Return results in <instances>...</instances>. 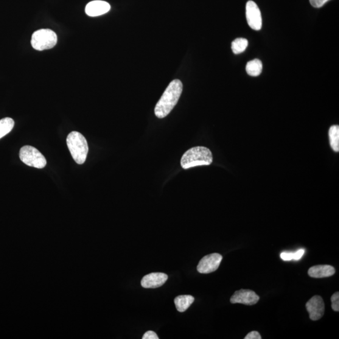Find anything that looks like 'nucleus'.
Wrapping results in <instances>:
<instances>
[{
	"label": "nucleus",
	"instance_id": "obj_1",
	"mask_svg": "<svg viewBox=\"0 0 339 339\" xmlns=\"http://www.w3.org/2000/svg\"><path fill=\"white\" fill-rule=\"evenodd\" d=\"M183 89L180 80L172 81L168 86L155 108V114L158 118H164L169 114L177 104Z\"/></svg>",
	"mask_w": 339,
	"mask_h": 339
},
{
	"label": "nucleus",
	"instance_id": "obj_2",
	"mask_svg": "<svg viewBox=\"0 0 339 339\" xmlns=\"http://www.w3.org/2000/svg\"><path fill=\"white\" fill-rule=\"evenodd\" d=\"M211 151L206 147H196L188 150L182 156L181 166L185 170L190 168L210 165L212 163Z\"/></svg>",
	"mask_w": 339,
	"mask_h": 339
},
{
	"label": "nucleus",
	"instance_id": "obj_3",
	"mask_svg": "<svg viewBox=\"0 0 339 339\" xmlns=\"http://www.w3.org/2000/svg\"><path fill=\"white\" fill-rule=\"evenodd\" d=\"M67 144L75 162L79 165L85 163L89 152L85 137L77 131H72L67 136Z\"/></svg>",
	"mask_w": 339,
	"mask_h": 339
},
{
	"label": "nucleus",
	"instance_id": "obj_4",
	"mask_svg": "<svg viewBox=\"0 0 339 339\" xmlns=\"http://www.w3.org/2000/svg\"><path fill=\"white\" fill-rule=\"evenodd\" d=\"M57 43V36L50 29H41L33 33L31 44L33 49L43 51L53 48Z\"/></svg>",
	"mask_w": 339,
	"mask_h": 339
},
{
	"label": "nucleus",
	"instance_id": "obj_5",
	"mask_svg": "<svg viewBox=\"0 0 339 339\" xmlns=\"http://www.w3.org/2000/svg\"><path fill=\"white\" fill-rule=\"evenodd\" d=\"M19 158L28 166L36 169H43L47 165L45 156L32 146H25L21 148L19 151Z\"/></svg>",
	"mask_w": 339,
	"mask_h": 339
},
{
	"label": "nucleus",
	"instance_id": "obj_6",
	"mask_svg": "<svg viewBox=\"0 0 339 339\" xmlns=\"http://www.w3.org/2000/svg\"><path fill=\"white\" fill-rule=\"evenodd\" d=\"M246 16L249 26L254 30H260L262 27V17L260 8L256 3L248 1L246 5Z\"/></svg>",
	"mask_w": 339,
	"mask_h": 339
},
{
	"label": "nucleus",
	"instance_id": "obj_7",
	"mask_svg": "<svg viewBox=\"0 0 339 339\" xmlns=\"http://www.w3.org/2000/svg\"><path fill=\"white\" fill-rule=\"evenodd\" d=\"M223 256L220 254L213 253L202 258L197 266V271L201 273L207 274L216 271L220 267Z\"/></svg>",
	"mask_w": 339,
	"mask_h": 339
},
{
	"label": "nucleus",
	"instance_id": "obj_8",
	"mask_svg": "<svg viewBox=\"0 0 339 339\" xmlns=\"http://www.w3.org/2000/svg\"><path fill=\"white\" fill-rule=\"evenodd\" d=\"M306 309L309 313L311 320L315 321L323 316L325 312V304L322 297L318 295L313 296L306 304Z\"/></svg>",
	"mask_w": 339,
	"mask_h": 339
},
{
	"label": "nucleus",
	"instance_id": "obj_9",
	"mask_svg": "<svg viewBox=\"0 0 339 339\" xmlns=\"http://www.w3.org/2000/svg\"><path fill=\"white\" fill-rule=\"evenodd\" d=\"M260 296L254 291L250 290H240L236 291L231 296L232 304H242L253 305L257 303Z\"/></svg>",
	"mask_w": 339,
	"mask_h": 339
},
{
	"label": "nucleus",
	"instance_id": "obj_10",
	"mask_svg": "<svg viewBox=\"0 0 339 339\" xmlns=\"http://www.w3.org/2000/svg\"><path fill=\"white\" fill-rule=\"evenodd\" d=\"M168 280L167 274L164 273H152L143 278L141 285L145 288H155L162 287Z\"/></svg>",
	"mask_w": 339,
	"mask_h": 339
},
{
	"label": "nucleus",
	"instance_id": "obj_11",
	"mask_svg": "<svg viewBox=\"0 0 339 339\" xmlns=\"http://www.w3.org/2000/svg\"><path fill=\"white\" fill-rule=\"evenodd\" d=\"M111 9L110 5L108 2L96 0L89 2L86 5L85 12L89 16H97L108 13Z\"/></svg>",
	"mask_w": 339,
	"mask_h": 339
},
{
	"label": "nucleus",
	"instance_id": "obj_12",
	"mask_svg": "<svg viewBox=\"0 0 339 339\" xmlns=\"http://www.w3.org/2000/svg\"><path fill=\"white\" fill-rule=\"evenodd\" d=\"M335 273V268L330 265H317L310 268L309 275L312 278H326L333 275Z\"/></svg>",
	"mask_w": 339,
	"mask_h": 339
},
{
	"label": "nucleus",
	"instance_id": "obj_13",
	"mask_svg": "<svg viewBox=\"0 0 339 339\" xmlns=\"http://www.w3.org/2000/svg\"><path fill=\"white\" fill-rule=\"evenodd\" d=\"M194 296L191 295H180L176 296L174 303L176 309L180 312H184L189 309L193 302H194Z\"/></svg>",
	"mask_w": 339,
	"mask_h": 339
},
{
	"label": "nucleus",
	"instance_id": "obj_14",
	"mask_svg": "<svg viewBox=\"0 0 339 339\" xmlns=\"http://www.w3.org/2000/svg\"><path fill=\"white\" fill-rule=\"evenodd\" d=\"M263 64L259 59H254L248 62L246 66V71L251 76H258L262 72Z\"/></svg>",
	"mask_w": 339,
	"mask_h": 339
},
{
	"label": "nucleus",
	"instance_id": "obj_15",
	"mask_svg": "<svg viewBox=\"0 0 339 339\" xmlns=\"http://www.w3.org/2000/svg\"><path fill=\"white\" fill-rule=\"evenodd\" d=\"M330 147L335 152H339V127L338 125H333L329 131Z\"/></svg>",
	"mask_w": 339,
	"mask_h": 339
},
{
	"label": "nucleus",
	"instance_id": "obj_16",
	"mask_svg": "<svg viewBox=\"0 0 339 339\" xmlns=\"http://www.w3.org/2000/svg\"><path fill=\"white\" fill-rule=\"evenodd\" d=\"M14 125L15 122L10 117H5L0 120V139L10 133L13 130Z\"/></svg>",
	"mask_w": 339,
	"mask_h": 339
},
{
	"label": "nucleus",
	"instance_id": "obj_17",
	"mask_svg": "<svg viewBox=\"0 0 339 339\" xmlns=\"http://www.w3.org/2000/svg\"><path fill=\"white\" fill-rule=\"evenodd\" d=\"M248 46L247 39L244 38H238L232 42L231 48L232 52L235 54H239L245 51Z\"/></svg>",
	"mask_w": 339,
	"mask_h": 339
},
{
	"label": "nucleus",
	"instance_id": "obj_18",
	"mask_svg": "<svg viewBox=\"0 0 339 339\" xmlns=\"http://www.w3.org/2000/svg\"><path fill=\"white\" fill-rule=\"evenodd\" d=\"M332 308L335 312L339 311V293L335 292L331 296Z\"/></svg>",
	"mask_w": 339,
	"mask_h": 339
},
{
	"label": "nucleus",
	"instance_id": "obj_19",
	"mask_svg": "<svg viewBox=\"0 0 339 339\" xmlns=\"http://www.w3.org/2000/svg\"><path fill=\"white\" fill-rule=\"evenodd\" d=\"M329 0H310L311 5L315 8H321Z\"/></svg>",
	"mask_w": 339,
	"mask_h": 339
},
{
	"label": "nucleus",
	"instance_id": "obj_20",
	"mask_svg": "<svg viewBox=\"0 0 339 339\" xmlns=\"http://www.w3.org/2000/svg\"><path fill=\"white\" fill-rule=\"evenodd\" d=\"M294 253H291V252H284V253L280 254V257L285 262H288V261H291L293 260Z\"/></svg>",
	"mask_w": 339,
	"mask_h": 339
},
{
	"label": "nucleus",
	"instance_id": "obj_21",
	"mask_svg": "<svg viewBox=\"0 0 339 339\" xmlns=\"http://www.w3.org/2000/svg\"><path fill=\"white\" fill-rule=\"evenodd\" d=\"M143 339H158L157 334L153 331H148L145 333L142 337Z\"/></svg>",
	"mask_w": 339,
	"mask_h": 339
},
{
	"label": "nucleus",
	"instance_id": "obj_22",
	"mask_svg": "<svg viewBox=\"0 0 339 339\" xmlns=\"http://www.w3.org/2000/svg\"><path fill=\"white\" fill-rule=\"evenodd\" d=\"M245 339H261L262 337L259 333L256 331H253L249 332L247 335L245 337Z\"/></svg>",
	"mask_w": 339,
	"mask_h": 339
},
{
	"label": "nucleus",
	"instance_id": "obj_23",
	"mask_svg": "<svg viewBox=\"0 0 339 339\" xmlns=\"http://www.w3.org/2000/svg\"><path fill=\"white\" fill-rule=\"evenodd\" d=\"M305 253V249H301L294 253L293 260L298 261L301 260Z\"/></svg>",
	"mask_w": 339,
	"mask_h": 339
}]
</instances>
